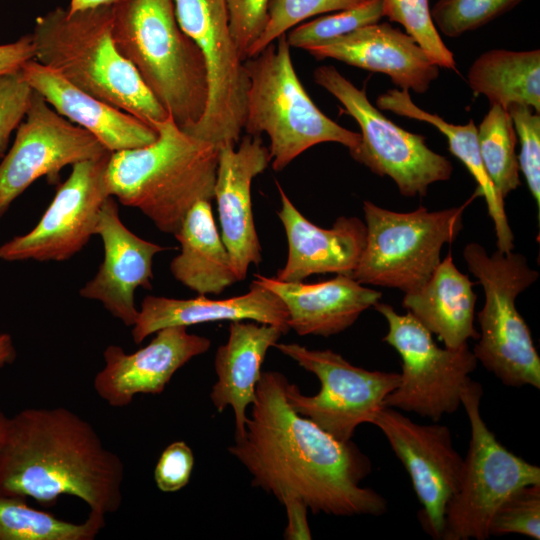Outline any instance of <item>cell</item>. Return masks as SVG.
<instances>
[{
	"label": "cell",
	"instance_id": "cell-1",
	"mask_svg": "<svg viewBox=\"0 0 540 540\" xmlns=\"http://www.w3.org/2000/svg\"><path fill=\"white\" fill-rule=\"evenodd\" d=\"M288 382L279 372L261 373L245 431L228 448L252 485L281 504L299 499L314 514H384L385 498L361 486L371 472L369 458L351 440H337L295 412L285 394Z\"/></svg>",
	"mask_w": 540,
	"mask_h": 540
},
{
	"label": "cell",
	"instance_id": "cell-2",
	"mask_svg": "<svg viewBox=\"0 0 540 540\" xmlns=\"http://www.w3.org/2000/svg\"><path fill=\"white\" fill-rule=\"evenodd\" d=\"M124 463L91 423L64 407L25 408L9 418L0 450V492L53 505L61 496L90 512L116 513Z\"/></svg>",
	"mask_w": 540,
	"mask_h": 540
},
{
	"label": "cell",
	"instance_id": "cell-3",
	"mask_svg": "<svg viewBox=\"0 0 540 540\" xmlns=\"http://www.w3.org/2000/svg\"><path fill=\"white\" fill-rule=\"evenodd\" d=\"M112 27L113 6L73 13L56 7L35 20L34 59L155 130L169 114L116 48Z\"/></svg>",
	"mask_w": 540,
	"mask_h": 540
},
{
	"label": "cell",
	"instance_id": "cell-4",
	"mask_svg": "<svg viewBox=\"0 0 540 540\" xmlns=\"http://www.w3.org/2000/svg\"><path fill=\"white\" fill-rule=\"evenodd\" d=\"M155 131L152 143L111 153L105 180L110 196L174 234L195 203L213 199L219 148L170 116Z\"/></svg>",
	"mask_w": 540,
	"mask_h": 540
},
{
	"label": "cell",
	"instance_id": "cell-5",
	"mask_svg": "<svg viewBox=\"0 0 540 540\" xmlns=\"http://www.w3.org/2000/svg\"><path fill=\"white\" fill-rule=\"evenodd\" d=\"M116 48L174 122L187 131L208 98L204 57L181 29L173 0H124L113 6Z\"/></svg>",
	"mask_w": 540,
	"mask_h": 540
},
{
	"label": "cell",
	"instance_id": "cell-6",
	"mask_svg": "<svg viewBox=\"0 0 540 540\" xmlns=\"http://www.w3.org/2000/svg\"><path fill=\"white\" fill-rule=\"evenodd\" d=\"M276 40L244 61L249 85L243 130L252 136L268 135L275 171L283 170L319 143L355 148L360 133L340 126L320 111L298 79L286 34Z\"/></svg>",
	"mask_w": 540,
	"mask_h": 540
},
{
	"label": "cell",
	"instance_id": "cell-7",
	"mask_svg": "<svg viewBox=\"0 0 540 540\" xmlns=\"http://www.w3.org/2000/svg\"><path fill=\"white\" fill-rule=\"evenodd\" d=\"M463 258L485 295L478 312L481 331L472 350L477 361L506 386L539 389L540 357L515 303L539 273L521 253L496 250L489 255L475 242L464 247Z\"/></svg>",
	"mask_w": 540,
	"mask_h": 540
},
{
	"label": "cell",
	"instance_id": "cell-8",
	"mask_svg": "<svg viewBox=\"0 0 540 540\" xmlns=\"http://www.w3.org/2000/svg\"><path fill=\"white\" fill-rule=\"evenodd\" d=\"M478 196L475 190L460 206L438 211L421 206L411 212L391 211L365 200L366 242L351 277L404 293L418 288L439 265L443 246L457 238L464 210Z\"/></svg>",
	"mask_w": 540,
	"mask_h": 540
},
{
	"label": "cell",
	"instance_id": "cell-9",
	"mask_svg": "<svg viewBox=\"0 0 540 540\" xmlns=\"http://www.w3.org/2000/svg\"><path fill=\"white\" fill-rule=\"evenodd\" d=\"M482 386L471 378L461 396L471 437L457 490L445 511L443 540L490 537L493 515L518 487L540 483V468L504 447L480 412Z\"/></svg>",
	"mask_w": 540,
	"mask_h": 540
},
{
	"label": "cell",
	"instance_id": "cell-10",
	"mask_svg": "<svg viewBox=\"0 0 540 540\" xmlns=\"http://www.w3.org/2000/svg\"><path fill=\"white\" fill-rule=\"evenodd\" d=\"M314 81L344 106L360 127V141L349 150L351 157L376 175L388 176L405 197L426 196L428 187L450 179L453 167L443 155L430 149L423 135L411 133L385 117L335 67H317Z\"/></svg>",
	"mask_w": 540,
	"mask_h": 540
},
{
	"label": "cell",
	"instance_id": "cell-11",
	"mask_svg": "<svg viewBox=\"0 0 540 540\" xmlns=\"http://www.w3.org/2000/svg\"><path fill=\"white\" fill-rule=\"evenodd\" d=\"M373 307L388 323L383 341L401 358L399 383L386 397L385 407L413 412L433 422L457 411L478 362L468 344L441 348L432 333L409 312L398 314L392 306L379 301Z\"/></svg>",
	"mask_w": 540,
	"mask_h": 540
},
{
	"label": "cell",
	"instance_id": "cell-12",
	"mask_svg": "<svg viewBox=\"0 0 540 540\" xmlns=\"http://www.w3.org/2000/svg\"><path fill=\"white\" fill-rule=\"evenodd\" d=\"M274 347L320 381L319 392L312 396L302 394L296 384L288 382L285 394L289 405L343 442L352 439L359 425L373 424L385 407L386 397L399 383V373L355 366L329 349L278 342Z\"/></svg>",
	"mask_w": 540,
	"mask_h": 540
},
{
	"label": "cell",
	"instance_id": "cell-13",
	"mask_svg": "<svg viewBox=\"0 0 540 540\" xmlns=\"http://www.w3.org/2000/svg\"><path fill=\"white\" fill-rule=\"evenodd\" d=\"M181 29L206 64L208 98L201 119L187 133L216 146L238 144L243 131L248 76L229 29L225 0H173Z\"/></svg>",
	"mask_w": 540,
	"mask_h": 540
},
{
	"label": "cell",
	"instance_id": "cell-14",
	"mask_svg": "<svg viewBox=\"0 0 540 540\" xmlns=\"http://www.w3.org/2000/svg\"><path fill=\"white\" fill-rule=\"evenodd\" d=\"M0 163V218L33 182L56 183L60 171L109 153L91 133L58 114L36 91Z\"/></svg>",
	"mask_w": 540,
	"mask_h": 540
},
{
	"label": "cell",
	"instance_id": "cell-15",
	"mask_svg": "<svg viewBox=\"0 0 540 540\" xmlns=\"http://www.w3.org/2000/svg\"><path fill=\"white\" fill-rule=\"evenodd\" d=\"M110 155L73 164L37 225L2 244L0 259L62 262L77 254L95 235L100 209L110 197L105 180Z\"/></svg>",
	"mask_w": 540,
	"mask_h": 540
},
{
	"label": "cell",
	"instance_id": "cell-16",
	"mask_svg": "<svg viewBox=\"0 0 540 540\" xmlns=\"http://www.w3.org/2000/svg\"><path fill=\"white\" fill-rule=\"evenodd\" d=\"M385 435L410 476L422 508L423 530L442 539L445 511L458 488L464 458L453 446L450 429L434 422L419 424L397 409L383 407L373 421Z\"/></svg>",
	"mask_w": 540,
	"mask_h": 540
},
{
	"label": "cell",
	"instance_id": "cell-17",
	"mask_svg": "<svg viewBox=\"0 0 540 540\" xmlns=\"http://www.w3.org/2000/svg\"><path fill=\"white\" fill-rule=\"evenodd\" d=\"M154 334L148 345L133 353L117 345L104 350L105 364L93 387L111 407H125L137 394L162 393L181 367L211 345L208 338L190 334L184 326L166 327Z\"/></svg>",
	"mask_w": 540,
	"mask_h": 540
},
{
	"label": "cell",
	"instance_id": "cell-18",
	"mask_svg": "<svg viewBox=\"0 0 540 540\" xmlns=\"http://www.w3.org/2000/svg\"><path fill=\"white\" fill-rule=\"evenodd\" d=\"M95 235L103 242L104 259L96 275L79 291L81 297L97 300L125 326L132 327L139 310L135 305V290L152 289V263L156 254L166 250L147 241L121 221L119 208L112 196L99 212Z\"/></svg>",
	"mask_w": 540,
	"mask_h": 540
},
{
	"label": "cell",
	"instance_id": "cell-19",
	"mask_svg": "<svg viewBox=\"0 0 540 540\" xmlns=\"http://www.w3.org/2000/svg\"><path fill=\"white\" fill-rule=\"evenodd\" d=\"M214 184L221 238L229 253L237 280H244L251 264L261 262L251 201L253 179L271 162L269 149L260 136L246 134L238 148L233 144L218 147Z\"/></svg>",
	"mask_w": 540,
	"mask_h": 540
},
{
	"label": "cell",
	"instance_id": "cell-20",
	"mask_svg": "<svg viewBox=\"0 0 540 540\" xmlns=\"http://www.w3.org/2000/svg\"><path fill=\"white\" fill-rule=\"evenodd\" d=\"M306 51L318 60L332 58L384 73L398 89L419 94L425 93L439 76L440 67L419 44L387 22L363 26Z\"/></svg>",
	"mask_w": 540,
	"mask_h": 540
},
{
	"label": "cell",
	"instance_id": "cell-21",
	"mask_svg": "<svg viewBox=\"0 0 540 540\" xmlns=\"http://www.w3.org/2000/svg\"><path fill=\"white\" fill-rule=\"evenodd\" d=\"M281 209L278 217L288 242V257L276 278L303 281L313 274L335 273L351 276L366 242V225L357 217H338L329 229L309 221L294 206L276 182Z\"/></svg>",
	"mask_w": 540,
	"mask_h": 540
},
{
	"label": "cell",
	"instance_id": "cell-22",
	"mask_svg": "<svg viewBox=\"0 0 540 540\" xmlns=\"http://www.w3.org/2000/svg\"><path fill=\"white\" fill-rule=\"evenodd\" d=\"M253 281L281 299L288 313L289 328L300 336L336 335L352 326L382 297V292L343 274L317 283L286 282L260 274Z\"/></svg>",
	"mask_w": 540,
	"mask_h": 540
},
{
	"label": "cell",
	"instance_id": "cell-23",
	"mask_svg": "<svg viewBox=\"0 0 540 540\" xmlns=\"http://www.w3.org/2000/svg\"><path fill=\"white\" fill-rule=\"evenodd\" d=\"M245 320L274 325L284 334L290 330L288 313L281 299L252 281L247 293L226 299H210L205 295L191 299L148 295L141 303L131 335L134 343L140 344L166 327Z\"/></svg>",
	"mask_w": 540,
	"mask_h": 540
},
{
	"label": "cell",
	"instance_id": "cell-24",
	"mask_svg": "<svg viewBox=\"0 0 540 540\" xmlns=\"http://www.w3.org/2000/svg\"><path fill=\"white\" fill-rule=\"evenodd\" d=\"M21 69L33 90L58 114L91 133L111 153L143 147L157 138L142 120L78 89L35 59Z\"/></svg>",
	"mask_w": 540,
	"mask_h": 540
},
{
	"label": "cell",
	"instance_id": "cell-25",
	"mask_svg": "<svg viewBox=\"0 0 540 540\" xmlns=\"http://www.w3.org/2000/svg\"><path fill=\"white\" fill-rule=\"evenodd\" d=\"M284 333L274 325L232 321L225 344L218 347L214 360L217 381L210 399L218 412L231 406L235 415V438L243 435L246 410L255 400L261 367L270 347Z\"/></svg>",
	"mask_w": 540,
	"mask_h": 540
},
{
	"label": "cell",
	"instance_id": "cell-26",
	"mask_svg": "<svg viewBox=\"0 0 540 540\" xmlns=\"http://www.w3.org/2000/svg\"><path fill=\"white\" fill-rule=\"evenodd\" d=\"M473 286L449 252L421 286L405 293L402 305L445 347L457 348L479 337L474 326L477 296Z\"/></svg>",
	"mask_w": 540,
	"mask_h": 540
},
{
	"label": "cell",
	"instance_id": "cell-27",
	"mask_svg": "<svg viewBox=\"0 0 540 540\" xmlns=\"http://www.w3.org/2000/svg\"><path fill=\"white\" fill-rule=\"evenodd\" d=\"M173 235L181 251L171 261L170 271L184 286L199 295H219L238 281L214 221L211 201L195 203Z\"/></svg>",
	"mask_w": 540,
	"mask_h": 540
},
{
	"label": "cell",
	"instance_id": "cell-28",
	"mask_svg": "<svg viewBox=\"0 0 540 540\" xmlns=\"http://www.w3.org/2000/svg\"><path fill=\"white\" fill-rule=\"evenodd\" d=\"M376 105L378 109L427 122L446 137L449 151L470 172L477 183L476 190L486 201L488 214L494 223L497 250L504 253L513 251L514 234L507 219L504 198L497 191L483 164L474 121L471 119L464 125L449 123L439 115L418 107L412 101L409 91L398 88L389 89L378 96Z\"/></svg>",
	"mask_w": 540,
	"mask_h": 540
},
{
	"label": "cell",
	"instance_id": "cell-29",
	"mask_svg": "<svg viewBox=\"0 0 540 540\" xmlns=\"http://www.w3.org/2000/svg\"><path fill=\"white\" fill-rule=\"evenodd\" d=\"M468 84L490 105L505 110L522 104L540 112V50L494 49L482 53L471 65Z\"/></svg>",
	"mask_w": 540,
	"mask_h": 540
},
{
	"label": "cell",
	"instance_id": "cell-30",
	"mask_svg": "<svg viewBox=\"0 0 540 540\" xmlns=\"http://www.w3.org/2000/svg\"><path fill=\"white\" fill-rule=\"evenodd\" d=\"M104 526L98 513L74 523L29 506L26 497L0 492V540H93Z\"/></svg>",
	"mask_w": 540,
	"mask_h": 540
},
{
	"label": "cell",
	"instance_id": "cell-31",
	"mask_svg": "<svg viewBox=\"0 0 540 540\" xmlns=\"http://www.w3.org/2000/svg\"><path fill=\"white\" fill-rule=\"evenodd\" d=\"M477 140L485 169L505 199L521 185L515 151L517 134L508 111L492 105L477 127Z\"/></svg>",
	"mask_w": 540,
	"mask_h": 540
},
{
	"label": "cell",
	"instance_id": "cell-32",
	"mask_svg": "<svg viewBox=\"0 0 540 540\" xmlns=\"http://www.w3.org/2000/svg\"><path fill=\"white\" fill-rule=\"evenodd\" d=\"M383 17L401 24L440 68L457 71L453 53L437 30L429 7V0H382Z\"/></svg>",
	"mask_w": 540,
	"mask_h": 540
},
{
	"label": "cell",
	"instance_id": "cell-33",
	"mask_svg": "<svg viewBox=\"0 0 540 540\" xmlns=\"http://www.w3.org/2000/svg\"><path fill=\"white\" fill-rule=\"evenodd\" d=\"M383 17L382 0H367L353 8L319 17L293 28L286 36L290 47L306 50L343 36Z\"/></svg>",
	"mask_w": 540,
	"mask_h": 540
},
{
	"label": "cell",
	"instance_id": "cell-34",
	"mask_svg": "<svg viewBox=\"0 0 540 540\" xmlns=\"http://www.w3.org/2000/svg\"><path fill=\"white\" fill-rule=\"evenodd\" d=\"M524 0H438L431 9L442 34L455 38L509 12Z\"/></svg>",
	"mask_w": 540,
	"mask_h": 540
},
{
	"label": "cell",
	"instance_id": "cell-35",
	"mask_svg": "<svg viewBox=\"0 0 540 540\" xmlns=\"http://www.w3.org/2000/svg\"><path fill=\"white\" fill-rule=\"evenodd\" d=\"M367 0H270L267 25L249 48L247 59L259 54L270 43L302 21L326 12H337Z\"/></svg>",
	"mask_w": 540,
	"mask_h": 540
},
{
	"label": "cell",
	"instance_id": "cell-36",
	"mask_svg": "<svg viewBox=\"0 0 540 540\" xmlns=\"http://www.w3.org/2000/svg\"><path fill=\"white\" fill-rule=\"evenodd\" d=\"M521 534L540 539V483L523 485L510 493L492 517L489 535Z\"/></svg>",
	"mask_w": 540,
	"mask_h": 540
},
{
	"label": "cell",
	"instance_id": "cell-37",
	"mask_svg": "<svg viewBox=\"0 0 540 540\" xmlns=\"http://www.w3.org/2000/svg\"><path fill=\"white\" fill-rule=\"evenodd\" d=\"M508 113L519 137L521 151L518 156L519 169L540 209V115L526 105L512 104Z\"/></svg>",
	"mask_w": 540,
	"mask_h": 540
},
{
	"label": "cell",
	"instance_id": "cell-38",
	"mask_svg": "<svg viewBox=\"0 0 540 540\" xmlns=\"http://www.w3.org/2000/svg\"><path fill=\"white\" fill-rule=\"evenodd\" d=\"M33 91L21 68L0 74V159L7 151L11 133L27 113Z\"/></svg>",
	"mask_w": 540,
	"mask_h": 540
},
{
	"label": "cell",
	"instance_id": "cell-39",
	"mask_svg": "<svg viewBox=\"0 0 540 540\" xmlns=\"http://www.w3.org/2000/svg\"><path fill=\"white\" fill-rule=\"evenodd\" d=\"M229 29L241 60L257 41L268 22L270 0H225Z\"/></svg>",
	"mask_w": 540,
	"mask_h": 540
},
{
	"label": "cell",
	"instance_id": "cell-40",
	"mask_svg": "<svg viewBox=\"0 0 540 540\" xmlns=\"http://www.w3.org/2000/svg\"><path fill=\"white\" fill-rule=\"evenodd\" d=\"M194 466L192 449L184 441L169 444L161 453L154 470V480L162 492H176L190 480Z\"/></svg>",
	"mask_w": 540,
	"mask_h": 540
},
{
	"label": "cell",
	"instance_id": "cell-41",
	"mask_svg": "<svg viewBox=\"0 0 540 540\" xmlns=\"http://www.w3.org/2000/svg\"><path fill=\"white\" fill-rule=\"evenodd\" d=\"M34 45L31 34L18 40L0 45V74L18 70L24 63L34 59Z\"/></svg>",
	"mask_w": 540,
	"mask_h": 540
},
{
	"label": "cell",
	"instance_id": "cell-42",
	"mask_svg": "<svg viewBox=\"0 0 540 540\" xmlns=\"http://www.w3.org/2000/svg\"><path fill=\"white\" fill-rule=\"evenodd\" d=\"M286 509L287 525L284 538L287 540H309L312 538L307 520V505L296 498L282 502Z\"/></svg>",
	"mask_w": 540,
	"mask_h": 540
},
{
	"label": "cell",
	"instance_id": "cell-43",
	"mask_svg": "<svg viewBox=\"0 0 540 540\" xmlns=\"http://www.w3.org/2000/svg\"><path fill=\"white\" fill-rule=\"evenodd\" d=\"M16 358L13 338L8 333H0V369L11 364Z\"/></svg>",
	"mask_w": 540,
	"mask_h": 540
},
{
	"label": "cell",
	"instance_id": "cell-44",
	"mask_svg": "<svg viewBox=\"0 0 540 540\" xmlns=\"http://www.w3.org/2000/svg\"><path fill=\"white\" fill-rule=\"evenodd\" d=\"M124 0H70L68 12L97 8L102 6H114Z\"/></svg>",
	"mask_w": 540,
	"mask_h": 540
},
{
	"label": "cell",
	"instance_id": "cell-45",
	"mask_svg": "<svg viewBox=\"0 0 540 540\" xmlns=\"http://www.w3.org/2000/svg\"><path fill=\"white\" fill-rule=\"evenodd\" d=\"M9 418L10 417H8L4 413L2 408L0 407V450H1L2 446H3L4 440H5V437H6L7 428H8V424H9Z\"/></svg>",
	"mask_w": 540,
	"mask_h": 540
}]
</instances>
